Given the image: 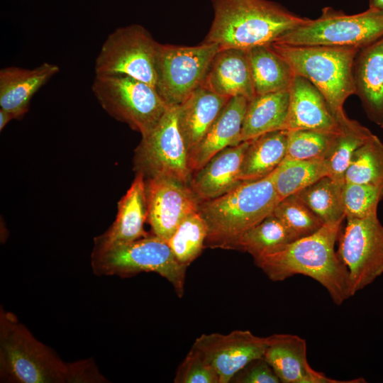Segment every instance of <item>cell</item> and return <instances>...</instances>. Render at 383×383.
<instances>
[{"instance_id": "cell-1", "label": "cell", "mask_w": 383, "mask_h": 383, "mask_svg": "<svg viewBox=\"0 0 383 383\" xmlns=\"http://www.w3.org/2000/svg\"><path fill=\"white\" fill-rule=\"evenodd\" d=\"M0 379L12 383L107 382L91 360L65 362L16 316L0 309Z\"/></svg>"}, {"instance_id": "cell-2", "label": "cell", "mask_w": 383, "mask_h": 383, "mask_svg": "<svg viewBox=\"0 0 383 383\" xmlns=\"http://www.w3.org/2000/svg\"><path fill=\"white\" fill-rule=\"evenodd\" d=\"M341 223H324L314 233L282 245L254 262L274 282L296 274L313 279L339 306L350 297L348 270L335 250Z\"/></svg>"}, {"instance_id": "cell-3", "label": "cell", "mask_w": 383, "mask_h": 383, "mask_svg": "<svg viewBox=\"0 0 383 383\" xmlns=\"http://www.w3.org/2000/svg\"><path fill=\"white\" fill-rule=\"evenodd\" d=\"M213 17L204 42L248 50L267 45L304 23L303 18L269 0H211Z\"/></svg>"}, {"instance_id": "cell-4", "label": "cell", "mask_w": 383, "mask_h": 383, "mask_svg": "<svg viewBox=\"0 0 383 383\" xmlns=\"http://www.w3.org/2000/svg\"><path fill=\"white\" fill-rule=\"evenodd\" d=\"M280 201L272 172L253 181H242L227 193L200 201L199 212L208 226L205 248L231 250L245 231L272 213Z\"/></svg>"}, {"instance_id": "cell-5", "label": "cell", "mask_w": 383, "mask_h": 383, "mask_svg": "<svg viewBox=\"0 0 383 383\" xmlns=\"http://www.w3.org/2000/svg\"><path fill=\"white\" fill-rule=\"evenodd\" d=\"M270 46L290 65L295 74L307 79L321 91L340 125L349 118L343 105L355 94L353 70L359 48L276 42Z\"/></svg>"}, {"instance_id": "cell-6", "label": "cell", "mask_w": 383, "mask_h": 383, "mask_svg": "<svg viewBox=\"0 0 383 383\" xmlns=\"http://www.w3.org/2000/svg\"><path fill=\"white\" fill-rule=\"evenodd\" d=\"M91 267L99 276L128 277L140 272H155L172 284L179 297L184 294L187 266L177 260L167 240L153 234L92 253Z\"/></svg>"}, {"instance_id": "cell-7", "label": "cell", "mask_w": 383, "mask_h": 383, "mask_svg": "<svg viewBox=\"0 0 383 383\" xmlns=\"http://www.w3.org/2000/svg\"><path fill=\"white\" fill-rule=\"evenodd\" d=\"M91 90L104 110L142 137L157 124L170 106L150 84L125 75H95Z\"/></svg>"}, {"instance_id": "cell-8", "label": "cell", "mask_w": 383, "mask_h": 383, "mask_svg": "<svg viewBox=\"0 0 383 383\" xmlns=\"http://www.w3.org/2000/svg\"><path fill=\"white\" fill-rule=\"evenodd\" d=\"M382 35L383 11L369 8L364 12L348 15L326 7L318 18H307L275 42L360 49Z\"/></svg>"}, {"instance_id": "cell-9", "label": "cell", "mask_w": 383, "mask_h": 383, "mask_svg": "<svg viewBox=\"0 0 383 383\" xmlns=\"http://www.w3.org/2000/svg\"><path fill=\"white\" fill-rule=\"evenodd\" d=\"M220 47L202 42L195 46L159 43L155 62L156 90L168 106H179L201 85Z\"/></svg>"}, {"instance_id": "cell-10", "label": "cell", "mask_w": 383, "mask_h": 383, "mask_svg": "<svg viewBox=\"0 0 383 383\" xmlns=\"http://www.w3.org/2000/svg\"><path fill=\"white\" fill-rule=\"evenodd\" d=\"M159 43L139 24L120 27L106 38L96 58L95 75H125L156 89Z\"/></svg>"}, {"instance_id": "cell-11", "label": "cell", "mask_w": 383, "mask_h": 383, "mask_svg": "<svg viewBox=\"0 0 383 383\" xmlns=\"http://www.w3.org/2000/svg\"><path fill=\"white\" fill-rule=\"evenodd\" d=\"M179 106L169 107L135 150L134 169L145 178L168 177L189 184V148L178 123Z\"/></svg>"}, {"instance_id": "cell-12", "label": "cell", "mask_w": 383, "mask_h": 383, "mask_svg": "<svg viewBox=\"0 0 383 383\" xmlns=\"http://www.w3.org/2000/svg\"><path fill=\"white\" fill-rule=\"evenodd\" d=\"M346 221L337 252L347 268L352 296L383 274V226L377 215Z\"/></svg>"}, {"instance_id": "cell-13", "label": "cell", "mask_w": 383, "mask_h": 383, "mask_svg": "<svg viewBox=\"0 0 383 383\" xmlns=\"http://www.w3.org/2000/svg\"><path fill=\"white\" fill-rule=\"evenodd\" d=\"M148 217L152 234L168 239L180 223L198 211L199 200L189 184L168 177L145 178Z\"/></svg>"}, {"instance_id": "cell-14", "label": "cell", "mask_w": 383, "mask_h": 383, "mask_svg": "<svg viewBox=\"0 0 383 383\" xmlns=\"http://www.w3.org/2000/svg\"><path fill=\"white\" fill-rule=\"evenodd\" d=\"M267 345V337L257 336L248 330H235L226 335L202 334L192 348L214 369L219 383H228L250 361L263 357Z\"/></svg>"}, {"instance_id": "cell-15", "label": "cell", "mask_w": 383, "mask_h": 383, "mask_svg": "<svg viewBox=\"0 0 383 383\" xmlns=\"http://www.w3.org/2000/svg\"><path fill=\"white\" fill-rule=\"evenodd\" d=\"M263 358L269 363L283 383H353L362 379L339 381L314 370L306 356L305 339L292 334L267 336Z\"/></svg>"}, {"instance_id": "cell-16", "label": "cell", "mask_w": 383, "mask_h": 383, "mask_svg": "<svg viewBox=\"0 0 383 383\" xmlns=\"http://www.w3.org/2000/svg\"><path fill=\"white\" fill-rule=\"evenodd\" d=\"M147 217L145 179L142 174L137 173L130 188L118 203L115 221L106 232L94 238L92 253L148 236L144 230Z\"/></svg>"}, {"instance_id": "cell-17", "label": "cell", "mask_w": 383, "mask_h": 383, "mask_svg": "<svg viewBox=\"0 0 383 383\" xmlns=\"http://www.w3.org/2000/svg\"><path fill=\"white\" fill-rule=\"evenodd\" d=\"M289 92V111L283 130L340 131V125L331 111L323 95L310 81L295 74Z\"/></svg>"}, {"instance_id": "cell-18", "label": "cell", "mask_w": 383, "mask_h": 383, "mask_svg": "<svg viewBox=\"0 0 383 383\" xmlns=\"http://www.w3.org/2000/svg\"><path fill=\"white\" fill-rule=\"evenodd\" d=\"M249 101L241 96L229 99L203 138L189 152L192 174L218 152L242 142V127Z\"/></svg>"}, {"instance_id": "cell-19", "label": "cell", "mask_w": 383, "mask_h": 383, "mask_svg": "<svg viewBox=\"0 0 383 383\" xmlns=\"http://www.w3.org/2000/svg\"><path fill=\"white\" fill-rule=\"evenodd\" d=\"M201 86L223 96H241L251 101L256 94L246 50L220 48Z\"/></svg>"}, {"instance_id": "cell-20", "label": "cell", "mask_w": 383, "mask_h": 383, "mask_svg": "<svg viewBox=\"0 0 383 383\" xmlns=\"http://www.w3.org/2000/svg\"><path fill=\"white\" fill-rule=\"evenodd\" d=\"M250 141L226 148L192 174L189 185L199 201L217 198L242 182L240 167Z\"/></svg>"}, {"instance_id": "cell-21", "label": "cell", "mask_w": 383, "mask_h": 383, "mask_svg": "<svg viewBox=\"0 0 383 383\" xmlns=\"http://www.w3.org/2000/svg\"><path fill=\"white\" fill-rule=\"evenodd\" d=\"M355 94L368 118L383 122V35L360 48L354 63Z\"/></svg>"}, {"instance_id": "cell-22", "label": "cell", "mask_w": 383, "mask_h": 383, "mask_svg": "<svg viewBox=\"0 0 383 383\" xmlns=\"http://www.w3.org/2000/svg\"><path fill=\"white\" fill-rule=\"evenodd\" d=\"M60 72L57 65L43 62L33 69L6 67L0 70V107L13 118L28 110L33 95Z\"/></svg>"}, {"instance_id": "cell-23", "label": "cell", "mask_w": 383, "mask_h": 383, "mask_svg": "<svg viewBox=\"0 0 383 383\" xmlns=\"http://www.w3.org/2000/svg\"><path fill=\"white\" fill-rule=\"evenodd\" d=\"M229 99L201 85L179 106L178 123L189 150L203 138Z\"/></svg>"}, {"instance_id": "cell-24", "label": "cell", "mask_w": 383, "mask_h": 383, "mask_svg": "<svg viewBox=\"0 0 383 383\" xmlns=\"http://www.w3.org/2000/svg\"><path fill=\"white\" fill-rule=\"evenodd\" d=\"M289 89L256 95L245 112L241 141L252 140L265 133L283 130L289 111Z\"/></svg>"}, {"instance_id": "cell-25", "label": "cell", "mask_w": 383, "mask_h": 383, "mask_svg": "<svg viewBox=\"0 0 383 383\" xmlns=\"http://www.w3.org/2000/svg\"><path fill=\"white\" fill-rule=\"evenodd\" d=\"M288 132L278 130L251 140L240 167V181H253L271 174L286 157Z\"/></svg>"}, {"instance_id": "cell-26", "label": "cell", "mask_w": 383, "mask_h": 383, "mask_svg": "<svg viewBox=\"0 0 383 383\" xmlns=\"http://www.w3.org/2000/svg\"><path fill=\"white\" fill-rule=\"evenodd\" d=\"M256 95L288 89L295 76L290 65L270 46L246 50Z\"/></svg>"}, {"instance_id": "cell-27", "label": "cell", "mask_w": 383, "mask_h": 383, "mask_svg": "<svg viewBox=\"0 0 383 383\" xmlns=\"http://www.w3.org/2000/svg\"><path fill=\"white\" fill-rule=\"evenodd\" d=\"M296 239L284 223L271 213L241 234L231 250L246 252L255 259Z\"/></svg>"}, {"instance_id": "cell-28", "label": "cell", "mask_w": 383, "mask_h": 383, "mask_svg": "<svg viewBox=\"0 0 383 383\" xmlns=\"http://www.w3.org/2000/svg\"><path fill=\"white\" fill-rule=\"evenodd\" d=\"M344 183L324 176L296 194L324 223H341L345 218L342 196Z\"/></svg>"}, {"instance_id": "cell-29", "label": "cell", "mask_w": 383, "mask_h": 383, "mask_svg": "<svg viewBox=\"0 0 383 383\" xmlns=\"http://www.w3.org/2000/svg\"><path fill=\"white\" fill-rule=\"evenodd\" d=\"M328 176L325 160H293L284 158L272 172L273 183L280 200Z\"/></svg>"}, {"instance_id": "cell-30", "label": "cell", "mask_w": 383, "mask_h": 383, "mask_svg": "<svg viewBox=\"0 0 383 383\" xmlns=\"http://www.w3.org/2000/svg\"><path fill=\"white\" fill-rule=\"evenodd\" d=\"M340 127L325 160L328 176L345 182V173L354 152L374 134L358 121L350 118L340 124Z\"/></svg>"}, {"instance_id": "cell-31", "label": "cell", "mask_w": 383, "mask_h": 383, "mask_svg": "<svg viewBox=\"0 0 383 383\" xmlns=\"http://www.w3.org/2000/svg\"><path fill=\"white\" fill-rule=\"evenodd\" d=\"M345 182L383 188V143L373 135L353 154Z\"/></svg>"}, {"instance_id": "cell-32", "label": "cell", "mask_w": 383, "mask_h": 383, "mask_svg": "<svg viewBox=\"0 0 383 383\" xmlns=\"http://www.w3.org/2000/svg\"><path fill=\"white\" fill-rule=\"evenodd\" d=\"M207 233L206 222L198 211L180 223L167 243L177 260L188 267L205 248Z\"/></svg>"}, {"instance_id": "cell-33", "label": "cell", "mask_w": 383, "mask_h": 383, "mask_svg": "<svg viewBox=\"0 0 383 383\" xmlns=\"http://www.w3.org/2000/svg\"><path fill=\"white\" fill-rule=\"evenodd\" d=\"M287 132L285 158L304 160H325L338 133L313 130Z\"/></svg>"}, {"instance_id": "cell-34", "label": "cell", "mask_w": 383, "mask_h": 383, "mask_svg": "<svg viewBox=\"0 0 383 383\" xmlns=\"http://www.w3.org/2000/svg\"><path fill=\"white\" fill-rule=\"evenodd\" d=\"M272 213L297 238L314 233L324 224L296 194L280 200Z\"/></svg>"}, {"instance_id": "cell-35", "label": "cell", "mask_w": 383, "mask_h": 383, "mask_svg": "<svg viewBox=\"0 0 383 383\" xmlns=\"http://www.w3.org/2000/svg\"><path fill=\"white\" fill-rule=\"evenodd\" d=\"M342 196L345 218H363L377 215L383 188L345 182Z\"/></svg>"}, {"instance_id": "cell-36", "label": "cell", "mask_w": 383, "mask_h": 383, "mask_svg": "<svg viewBox=\"0 0 383 383\" xmlns=\"http://www.w3.org/2000/svg\"><path fill=\"white\" fill-rule=\"evenodd\" d=\"M175 383H219V378L211 365L194 348H191L179 365Z\"/></svg>"}, {"instance_id": "cell-37", "label": "cell", "mask_w": 383, "mask_h": 383, "mask_svg": "<svg viewBox=\"0 0 383 383\" xmlns=\"http://www.w3.org/2000/svg\"><path fill=\"white\" fill-rule=\"evenodd\" d=\"M235 383H279V377L263 358H257L248 363L231 379Z\"/></svg>"}, {"instance_id": "cell-38", "label": "cell", "mask_w": 383, "mask_h": 383, "mask_svg": "<svg viewBox=\"0 0 383 383\" xmlns=\"http://www.w3.org/2000/svg\"><path fill=\"white\" fill-rule=\"evenodd\" d=\"M13 119V116L6 111L0 109V131H1L7 123Z\"/></svg>"}, {"instance_id": "cell-39", "label": "cell", "mask_w": 383, "mask_h": 383, "mask_svg": "<svg viewBox=\"0 0 383 383\" xmlns=\"http://www.w3.org/2000/svg\"><path fill=\"white\" fill-rule=\"evenodd\" d=\"M369 8L383 11V0H369Z\"/></svg>"}, {"instance_id": "cell-40", "label": "cell", "mask_w": 383, "mask_h": 383, "mask_svg": "<svg viewBox=\"0 0 383 383\" xmlns=\"http://www.w3.org/2000/svg\"><path fill=\"white\" fill-rule=\"evenodd\" d=\"M380 127H381L382 128H383V122H382V123L381 124Z\"/></svg>"}]
</instances>
